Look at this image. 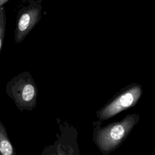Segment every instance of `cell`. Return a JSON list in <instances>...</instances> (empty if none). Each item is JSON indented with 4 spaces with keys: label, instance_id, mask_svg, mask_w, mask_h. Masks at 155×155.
Returning a JSON list of instances; mask_svg holds the SVG:
<instances>
[{
    "label": "cell",
    "instance_id": "7",
    "mask_svg": "<svg viewBox=\"0 0 155 155\" xmlns=\"http://www.w3.org/2000/svg\"><path fill=\"white\" fill-rule=\"evenodd\" d=\"M9 0H0V7L3 5L5 3L7 2Z\"/></svg>",
    "mask_w": 155,
    "mask_h": 155
},
{
    "label": "cell",
    "instance_id": "1",
    "mask_svg": "<svg viewBox=\"0 0 155 155\" xmlns=\"http://www.w3.org/2000/svg\"><path fill=\"white\" fill-rule=\"evenodd\" d=\"M139 120V115L131 114L120 121L110 123L105 127L96 125L93 140L103 154H108L119 147Z\"/></svg>",
    "mask_w": 155,
    "mask_h": 155
},
{
    "label": "cell",
    "instance_id": "8",
    "mask_svg": "<svg viewBox=\"0 0 155 155\" xmlns=\"http://www.w3.org/2000/svg\"><path fill=\"white\" fill-rule=\"evenodd\" d=\"M22 1H30L31 0H22Z\"/></svg>",
    "mask_w": 155,
    "mask_h": 155
},
{
    "label": "cell",
    "instance_id": "5",
    "mask_svg": "<svg viewBox=\"0 0 155 155\" xmlns=\"http://www.w3.org/2000/svg\"><path fill=\"white\" fill-rule=\"evenodd\" d=\"M15 149L12 143L7 131L0 120V155H16Z\"/></svg>",
    "mask_w": 155,
    "mask_h": 155
},
{
    "label": "cell",
    "instance_id": "6",
    "mask_svg": "<svg viewBox=\"0 0 155 155\" xmlns=\"http://www.w3.org/2000/svg\"><path fill=\"white\" fill-rule=\"evenodd\" d=\"M7 19L4 5L0 7V54L3 45L6 29Z\"/></svg>",
    "mask_w": 155,
    "mask_h": 155
},
{
    "label": "cell",
    "instance_id": "4",
    "mask_svg": "<svg viewBox=\"0 0 155 155\" xmlns=\"http://www.w3.org/2000/svg\"><path fill=\"white\" fill-rule=\"evenodd\" d=\"M43 0H31L18 12L15 30L16 43L21 42L41 19Z\"/></svg>",
    "mask_w": 155,
    "mask_h": 155
},
{
    "label": "cell",
    "instance_id": "2",
    "mask_svg": "<svg viewBox=\"0 0 155 155\" xmlns=\"http://www.w3.org/2000/svg\"><path fill=\"white\" fill-rule=\"evenodd\" d=\"M5 91L21 111H31L36 107L38 90L29 72L20 73L11 79L6 84Z\"/></svg>",
    "mask_w": 155,
    "mask_h": 155
},
{
    "label": "cell",
    "instance_id": "3",
    "mask_svg": "<svg viewBox=\"0 0 155 155\" xmlns=\"http://www.w3.org/2000/svg\"><path fill=\"white\" fill-rule=\"evenodd\" d=\"M142 94L141 85L138 84L128 85L96 111V116L101 121L108 120L117 113L134 107L141 97Z\"/></svg>",
    "mask_w": 155,
    "mask_h": 155
}]
</instances>
